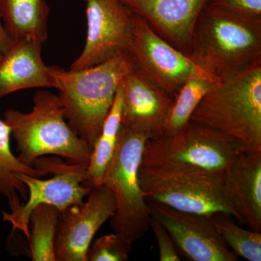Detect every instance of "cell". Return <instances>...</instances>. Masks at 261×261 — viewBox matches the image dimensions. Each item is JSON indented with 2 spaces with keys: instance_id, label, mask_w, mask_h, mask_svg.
Wrapping results in <instances>:
<instances>
[{
  "instance_id": "6da1fadb",
  "label": "cell",
  "mask_w": 261,
  "mask_h": 261,
  "mask_svg": "<svg viewBox=\"0 0 261 261\" xmlns=\"http://www.w3.org/2000/svg\"><path fill=\"white\" fill-rule=\"evenodd\" d=\"M129 51L81 70L51 66L65 108V118L77 135L93 147L117 91L133 69Z\"/></svg>"
},
{
  "instance_id": "7a4b0ae2",
  "label": "cell",
  "mask_w": 261,
  "mask_h": 261,
  "mask_svg": "<svg viewBox=\"0 0 261 261\" xmlns=\"http://www.w3.org/2000/svg\"><path fill=\"white\" fill-rule=\"evenodd\" d=\"M189 56L218 79L261 61V24L207 3L192 32Z\"/></svg>"
},
{
  "instance_id": "3957f363",
  "label": "cell",
  "mask_w": 261,
  "mask_h": 261,
  "mask_svg": "<svg viewBox=\"0 0 261 261\" xmlns=\"http://www.w3.org/2000/svg\"><path fill=\"white\" fill-rule=\"evenodd\" d=\"M33 101L31 112L10 109L5 113L4 121L16 142L19 161L34 167L38 160L53 154L71 164L87 166L92 148L65 121L61 97L40 90Z\"/></svg>"
},
{
  "instance_id": "277c9868",
  "label": "cell",
  "mask_w": 261,
  "mask_h": 261,
  "mask_svg": "<svg viewBox=\"0 0 261 261\" xmlns=\"http://www.w3.org/2000/svg\"><path fill=\"white\" fill-rule=\"evenodd\" d=\"M190 121L231 136L247 150L261 151V61L219 79Z\"/></svg>"
},
{
  "instance_id": "5b68a950",
  "label": "cell",
  "mask_w": 261,
  "mask_h": 261,
  "mask_svg": "<svg viewBox=\"0 0 261 261\" xmlns=\"http://www.w3.org/2000/svg\"><path fill=\"white\" fill-rule=\"evenodd\" d=\"M139 181L146 200L192 214L224 213L237 219L225 194V173L187 165L140 166Z\"/></svg>"
},
{
  "instance_id": "8992f818",
  "label": "cell",
  "mask_w": 261,
  "mask_h": 261,
  "mask_svg": "<svg viewBox=\"0 0 261 261\" xmlns=\"http://www.w3.org/2000/svg\"><path fill=\"white\" fill-rule=\"evenodd\" d=\"M147 140L143 134L121 125L116 150L103 178L102 185L110 189L116 203L111 227L132 243L147 233L152 219L138 176Z\"/></svg>"
},
{
  "instance_id": "52a82bcc",
  "label": "cell",
  "mask_w": 261,
  "mask_h": 261,
  "mask_svg": "<svg viewBox=\"0 0 261 261\" xmlns=\"http://www.w3.org/2000/svg\"><path fill=\"white\" fill-rule=\"evenodd\" d=\"M245 150L231 136L190 121L175 135L147 140L140 166L187 165L225 173Z\"/></svg>"
},
{
  "instance_id": "ba28073f",
  "label": "cell",
  "mask_w": 261,
  "mask_h": 261,
  "mask_svg": "<svg viewBox=\"0 0 261 261\" xmlns=\"http://www.w3.org/2000/svg\"><path fill=\"white\" fill-rule=\"evenodd\" d=\"M133 23L129 53L135 68L173 99L188 81H219L165 40L144 19L134 14Z\"/></svg>"
},
{
  "instance_id": "9c48e42d",
  "label": "cell",
  "mask_w": 261,
  "mask_h": 261,
  "mask_svg": "<svg viewBox=\"0 0 261 261\" xmlns=\"http://www.w3.org/2000/svg\"><path fill=\"white\" fill-rule=\"evenodd\" d=\"M34 166L48 173H54L53 177L42 179L27 173H17V177L23 182L28 190V197L25 203L15 212H3V218L12 225V229L21 231L27 241L29 240V216L33 209L38 205L47 204L63 211L72 205H81L92 189L84 185L87 166L80 164H64L48 160L39 159Z\"/></svg>"
},
{
  "instance_id": "30bf717a",
  "label": "cell",
  "mask_w": 261,
  "mask_h": 261,
  "mask_svg": "<svg viewBox=\"0 0 261 261\" xmlns=\"http://www.w3.org/2000/svg\"><path fill=\"white\" fill-rule=\"evenodd\" d=\"M87 39L70 70H81L129 51L134 34L133 13L120 0H84Z\"/></svg>"
},
{
  "instance_id": "8fae6325",
  "label": "cell",
  "mask_w": 261,
  "mask_h": 261,
  "mask_svg": "<svg viewBox=\"0 0 261 261\" xmlns=\"http://www.w3.org/2000/svg\"><path fill=\"white\" fill-rule=\"evenodd\" d=\"M116 210L112 192L106 185L94 187L81 205L61 211L55 249L58 261H87L94 235Z\"/></svg>"
},
{
  "instance_id": "7c38bea8",
  "label": "cell",
  "mask_w": 261,
  "mask_h": 261,
  "mask_svg": "<svg viewBox=\"0 0 261 261\" xmlns=\"http://www.w3.org/2000/svg\"><path fill=\"white\" fill-rule=\"evenodd\" d=\"M151 217L167 230L178 248L192 261H238L209 216L176 210L146 200Z\"/></svg>"
},
{
  "instance_id": "4fadbf2b",
  "label": "cell",
  "mask_w": 261,
  "mask_h": 261,
  "mask_svg": "<svg viewBox=\"0 0 261 261\" xmlns=\"http://www.w3.org/2000/svg\"><path fill=\"white\" fill-rule=\"evenodd\" d=\"M121 125L148 140L164 137V126L173 100L135 67L121 84Z\"/></svg>"
},
{
  "instance_id": "5bb4252c",
  "label": "cell",
  "mask_w": 261,
  "mask_h": 261,
  "mask_svg": "<svg viewBox=\"0 0 261 261\" xmlns=\"http://www.w3.org/2000/svg\"><path fill=\"white\" fill-rule=\"evenodd\" d=\"M178 50L189 55L192 32L208 0H120Z\"/></svg>"
},
{
  "instance_id": "9a60e30c",
  "label": "cell",
  "mask_w": 261,
  "mask_h": 261,
  "mask_svg": "<svg viewBox=\"0 0 261 261\" xmlns=\"http://www.w3.org/2000/svg\"><path fill=\"white\" fill-rule=\"evenodd\" d=\"M225 194L237 220L261 231V151H244L225 172Z\"/></svg>"
},
{
  "instance_id": "2e32d148",
  "label": "cell",
  "mask_w": 261,
  "mask_h": 261,
  "mask_svg": "<svg viewBox=\"0 0 261 261\" xmlns=\"http://www.w3.org/2000/svg\"><path fill=\"white\" fill-rule=\"evenodd\" d=\"M42 46L36 41H13L10 49L0 57V99L23 89H56L51 66L43 61Z\"/></svg>"
},
{
  "instance_id": "e0dca14e",
  "label": "cell",
  "mask_w": 261,
  "mask_h": 261,
  "mask_svg": "<svg viewBox=\"0 0 261 261\" xmlns=\"http://www.w3.org/2000/svg\"><path fill=\"white\" fill-rule=\"evenodd\" d=\"M49 14L46 0H0V18L13 41L43 44L47 39Z\"/></svg>"
},
{
  "instance_id": "ac0fdd59",
  "label": "cell",
  "mask_w": 261,
  "mask_h": 261,
  "mask_svg": "<svg viewBox=\"0 0 261 261\" xmlns=\"http://www.w3.org/2000/svg\"><path fill=\"white\" fill-rule=\"evenodd\" d=\"M10 137L9 126L4 120L0 119V194L8 200L10 212H15L22 205L20 198L27 200L28 197V190L17 177V173H27L40 178L49 173L20 162L12 152Z\"/></svg>"
},
{
  "instance_id": "d6986e66",
  "label": "cell",
  "mask_w": 261,
  "mask_h": 261,
  "mask_svg": "<svg viewBox=\"0 0 261 261\" xmlns=\"http://www.w3.org/2000/svg\"><path fill=\"white\" fill-rule=\"evenodd\" d=\"M122 91L118 87L112 108L105 120L100 135L92 147L85 170V186L102 185L103 178L114 154L121 127Z\"/></svg>"
},
{
  "instance_id": "ffe728a7",
  "label": "cell",
  "mask_w": 261,
  "mask_h": 261,
  "mask_svg": "<svg viewBox=\"0 0 261 261\" xmlns=\"http://www.w3.org/2000/svg\"><path fill=\"white\" fill-rule=\"evenodd\" d=\"M61 211L42 204L33 209L29 216V247L33 261H58L55 249Z\"/></svg>"
},
{
  "instance_id": "44dd1931",
  "label": "cell",
  "mask_w": 261,
  "mask_h": 261,
  "mask_svg": "<svg viewBox=\"0 0 261 261\" xmlns=\"http://www.w3.org/2000/svg\"><path fill=\"white\" fill-rule=\"evenodd\" d=\"M219 82L195 79L188 81L181 87L168 113L164 126V137L175 135L186 126L202 98Z\"/></svg>"
},
{
  "instance_id": "7402d4cb",
  "label": "cell",
  "mask_w": 261,
  "mask_h": 261,
  "mask_svg": "<svg viewBox=\"0 0 261 261\" xmlns=\"http://www.w3.org/2000/svg\"><path fill=\"white\" fill-rule=\"evenodd\" d=\"M209 217L227 246L238 256L249 261L261 260L260 231L240 227L233 222L232 216L224 213L209 215Z\"/></svg>"
},
{
  "instance_id": "603a6c76",
  "label": "cell",
  "mask_w": 261,
  "mask_h": 261,
  "mask_svg": "<svg viewBox=\"0 0 261 261\" xmlns=\"http://www.w3.org/2000/svg\"><path fill=\"white\" fill-rule=\"evenodd\" d=\"M132 242L114 232L97 239L90 245L87 261H126L129 258Z\"/></svg>"
},
{
  "instance_id": "cb8c5ba5",
  "label": "cell",
  "mask_w": 261,
  "mask_h": 261,
  "mask_svg": "<svg viewBox=\"0 0 261 261\" xmlns=\"http://www.w3.org/2000/svg\"><path fill=\"white\" fill-rule=\"evenodd\" d=\"M207 3L261 24V0H208Z\"/></svg>"
},
{
  "instance_id": "d4e9b609",
  "label": "cell",
  "mask_w": 261,
  "mask_h": 261,
  "mask_svg": "<svg viewBox=\"0 0 261 261\" xmlns=\"http://www.w3.org/2000/svg\"><path fill=\"white\" fill-rule=\"evenodd\" d=\"M150 228L153 231L157 240L159 250V259L161 261H179V255L174 242L167 230L157 220L152 218Z\"/></svg>"
},
{
  "instance_id": "484cf974",
  "label": "cell",
  "mask_w": 261,
  "mask_h": 261,
  "mask_svg": "<svg viewBox=\"0 0 261 261\" xmlns=\"http://www.w3.org/2000/svg\"><path fill=\"white\" fill-rule=\"evenodd\" d=\"M13 41L5 31L4 25L0 18V57L6 53L11 47Z\"/></svg>"
}]
</instances>
